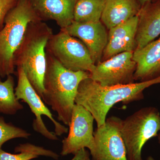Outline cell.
Masks as SVG:
<instances>
[{
	"label": "cell",
	"mask_w": 160,
	"mask_h": 160,
	"mask_svg": "<svg viewBox=\"0 0 160 160\" xmlns=\"http://www.w3.org/2000/svg\"><path fill=\"white\" fill-rule=\"evenodd\" d=\"M146 160H156L154 158L152 157L151 156H149L147 157Z\"/></svg>",
	"instance_id": "cell-24"
},
{
	"label": "cell",
	"mask_w": 160,
	"mask_h": 160,
	"mask_svg": "<svg viewBox=\"0 0 160 160\" xmlns=\"http://www.w3.org/2000/svg\"><path fill=\"white\" fill-rule=\"evenodd\" d=\"M135 81L146 82L160 77V38L133 52Z\"/></svg>",
	"instance_id": "cell-14"
},
{
	"label": "cell",
	"mask_w": 160,
	"mask_h": 160,
	"mask_svg": "<svg viewBox=\"0 0 160 160\" xmlns=\"http://www.w3.org/2000/svg\"><path fill=\"white\" fill-rule=\"evenodd\" d=\"M133 53L122 52L101 61L89 72V78L103 86L134 83L136 63L133 59Z\"/></svg>",
	"instance_id": "cell-9"
},
{
	"label": "cell",
	"mask_w": 160,
	"mask_h": 160,
	"mask_svg": "<svg viewBox=\"0 0 160 160\" xmlns=\"http://www.w3.org/2000/svg\"><path fill=\"white\" fill-rule=\"evenodd\" d=\"M62 29L72 36L79 39L84 43L95 65L102 61L103 52L108 42V32L101 21L78 22L73 21L67 28Z\"/></svg>",
	"instance_id": "cell-11"
},
{
	"label": "cell",
	"mask_w": 160,
	"mask_h": 160,
	"mask_svg": "<svg viewBox=\"0 0 160 160\" xmlns=\"http://www.w3.org/2000/svg\"><path fill=\"white\" fill-rule=\"evenodd\" d=\"M141 8L137 0H106L101 21L109 29L138 15Z\"/></svg>",
	"instance_id": "cell-16"
},
{
	"label": "cell",
	"mask_w": 160,
	"mask_h": 160,
	"mask_svg": "<svg viewBox=\"0 0 160 160\" xmlns=\"http://www.w3.org/2000/svg\"><path fill=\"white\" fill-rule=\"evenodd\" d=\"M122 119L107 118L94 132L96 154L92 160H127L126 150L121 132Z\"/></svg>",
	"instance_id": "cell-10"
},
{
	"label": "cell",
	"mask_w": 160,
	"mask_h": 160,
	"mask_svg": "<svg viewBox=\"0 0 160 160\" xmlns=\"http://www.w3.org/2000/svg\"><path fill=\"white\" fill-rule=\"evenodd\" d=\"M138 19V15L109 29L108 42L103 52L102 61L122 52H133L135 50Z\"/></svg>",
	"instance_id": "cell-12"
},
{
	"label": "cell",
	"mask_w": 160,
	"mask_h": 160,
	"mask_svg": "<svg viewBox=\"0 0 160 160\" xmlns=\"http://www.w3.org/2000/svg\"><path fill=\"white\" fill-rule=\"evenodd\" d=\"M158 141L159 144L160 145V131L159 132L158 134Z\"/></svg>",
	"instance_id": "cell-25"
},
{
	"label": "cell",
	"mask_w": 160,
	"mask_h": 160,
	"mask_svg": "<svg viewBox=\"0 0 160 160\" xmlns=\"http://www.w3.org/2000/svg\"><path fill=\"white\" fill-rule=\"evenodd\" d=\"M138 18L136 49L143 48L160 35V0H153L142 7Z\"/></svg>",
	"instance_id": "cell-15"
},
{
	"label": "cell",
	"mask_w": 160,
	"mask_h": 160,
	"mask_svg": "<svg viewBox=\"0 0 160 160\" xmlns=\"http://www.w3.org/2000/svg\"><path fill=\"white\" fill-rule=\"evenodd\" d=\"M160 131V113L156 107H144L122 120L121 132L127 160H143L144 145Z\"/></svg>",
	"instance_id": "cell-5"
},
{
	"label": "cell",
	"mask_w": 160,
	"mask_h": 160,
	"mask_svg": "<svg viewBox=\"0 0 160 160\" xmlns=\"http://www.w3.org/2000/svg\"><path fill=\"white\" fill-rule=\"evenodd\" d=\"M90 153L86 149H83L74 154V157L71 160H91Z\"/></svg>",
	"instance_id": "cell-22"
},
{
	"label": "cell",
	"mask_w": 160,
	"mask_h": 160,
	"mask_svg": "<svg viewBox=\"0 0 160 160\" xmlns=\"http://www.w3.org/2000/svg\"><path fill=\"white\" fill-rule=\"evenodd\" d=\"M106 0H77L73 11V20L78 22L101 21Z\"/></svg>",
	"instance_id": "cell-17"
},
{
	"label": "cell",
	"mask_w": 160,
	"mask_h": 160,
	"mask_svg": "<svg viewBox=\"0 0 160 160\" xmlns=\"http://www.w3.org/2000/svg\"><path fill=\"white\" fill-rule=\"evenodd\" d=\"M14 78L12 75L7 77L5 81L0 78V113L13 115L23 109L15 93Z\"/></svg>",
	"instance_id": "cell-18"
},
{
	"label": "cell",
	"mask_w": 160,
	"mask_h": 160,
	"mask_svg": "<svg viewBox=\"0 0 160 160\" xmlns=\"http://www.w3.org/2000/svg\"><path fill=\"white\" fill-rule=\"evenodd\" d=\"M31 136L28 131L11 123H7L3 117L0 116V149L6 142L13 139H28Z\"/></svg>",
	"instance_id": "cell-20"
},
{
	"label": "cell",
	"mask_w": 160,
	"mask_h": 160,
	"mask_svg": "<svg viewBox=\"0 0 160 160\" xmlns=\"http://www.w3.org/2000/svg\"><path fill=\"white\" fill-rule=\"evenodd\" d=\"M46 55L42 99L57 113L58 121L69 126L79 86L83 80L89 78V72L69 70L49 52L46 51Z\"/></svg>",
	"instance_id": "cell-2"
},
{
	"label": "cell",
	"mask_w": 160,
	"mask_h": 160,
	"mask_svg": "<svg viewBox=\"0 0 160 160\" xmlns=\"http://www.w3.org/2000/svg\"><path fill=\"white\" fill-rule=\"evenodd\" d=\"M158 84H160V77L146 82L112 86H101L88 78L80 83L75 102L91 113L99 127L105 123L108 112L116 104H128L143 100L144 90Z\"/></svg>",
	"instance_id": "cell-1"
},
{
	"label": "cell",
	"mask_w": 160,
	"mask_h": 160,
	"mask_svg": "<svg viewBox=\"0 0 160 160\" xmlns=\"http://www.w3.org/2000/svg\"><path fill=\"white\" fill-rule=\"evenodd\" d=\"M14 151L19 153L12 154L0 149V160H31L41 156L58 160L59 157L54 152L29 143L20 144Z\"/></svg>",
	"instance_id": "cell-19"
},
{
	"label": "cell",
	"mask_w": 160,
	"mask_h": 160,
	"mask_svg": "<svg viewBox=\"0 0 160 160\" xmlns=\"http://www.w3.org/2000/svg\"><path fill=\"white\" fill-rule=\"evenodd\" d=\"M94 118L87 109L81 105L75 104L69 125V133L62 141V156L74 155L81 149L87 148L92 159L94 157Z\"/></svg>",
	"instance_id": "cell-8"
},
{
	"label": "cell",
	"mask_w": 160,
	"mask_h": 160,
	"mask_svg": "<svg viewBox=\"0 0 160 160\" xmlns=\"http://www.w3.org/2000/svg\"><path fill=\"white\" fill-rule=\"evenodd\" d=\"M34 11L42 21L53 20L61 29H66L73 20L77 0H29Z\"/></svg>",
	"instance_id": "cell-13"
},
{
	"label": "cell",
	"mask_w": 160,
	"mask_h": 160,
	"mask_svg": "<svg viewBox=\"0 0 160 160\" xmlns=\"http://www.w3.org/2000/svg\"><path fill=\"white\" fill-rule=\"evenodd\" d=\"M46 50L64 67L72 71L89 72L95 66L84 43L64 29H60L58 33L52 35Z\"/></svg>",
	"instance_id": "cell-7"
},
{
	"label": "cell",
	"mask_w": 160,
	"mask_h": 160,
	"mask_svg": "<svg viewBox=\"0 0 160 160\" xmlns=\"http://www.w3.org/2000/svg\"><path fill=\"white\" fill-rule=\"evenodd\" d=\"M17 69L18 83L15 93L18 100H22L28 105L34 115L33 129L48 139L58 140V136L68 132V128L55 119L50 110L29 82L23 69L19 67Z\"/></svg>",
	"instance_id": "cell-6"
},
{
	"label": "cell",
	"mask_w": 160,
	"mask_h": 160,
	"mask_svg": "<svg viewBox=\"0 0 160 160\" xmlns=\"http://www.w3.org/2000/svg\"><path fill=\"white\" fill-rule=\"evenodd\" d=\"M53 34L52 29L42 21L29 23L22 42L14 55L15 67L23 69L42 98L47 66L46 47Z\"/></svg>",
	"instance_id": "cell-3"
},
{
	"label": "cell",
	"mask_w": 160,
	"mask_h": 160,
	"mask_svg": "<svg viewBox=\"0 0 160 160\" xmlns=\"http://www.w3.org/2000/svg\"><path fill=\"white\" fill-rule=\"evenodd\" d=\"M18 0H0V30L4 26L7 13L17 3Z\"/></svg>",
	"instance_id": "cell-21"
},
{
	"label": "cell",
	"mask_w": 160,
	"mask_h": 160,
	"mask_svg": "<svg viewBox=\"0 0 160 160\" xmlns=\"http://www.w3.org/2000/svg\"><path fill=\"white\" fill-rule=\"evenodd\" d=\"M42 21L29 0H18L7 13L0 30V78L15 72L14 55L22 42L29 23Z\"/></svg>",
	"instance_id": "cell-4"
},
{
	"label": "cell",
	"mask_w": 160,
	"mask_h": 160,
	"mask_svg": "<svg viewBox=\"0 0 160 160\" xmlns=\"http://www.w3.org/2000/svg\"><path fill=\"white\" fill-rule=\"evenodd\" d=\"M152 1H153V0H152Z\"/></svg>",
	"instance_id": "cell-26"
},
{
	"label": "cell",
	"mask_w": 160,
	"mask_h": 160,
	"mask_svg": "<svg viewBox=\"0 0 160 160\" xmlns=\"http://www.w3.org/2000/svg\"><path fill=\"white\" fill-rule=\"evenodd\" d=\"M138 2L139 3L140 6L141 7H142L143 6H145L146 4L151 2H152V0H137Z\"/></svg>",
	"instance_id": "cell-23"
}]
</instances>
